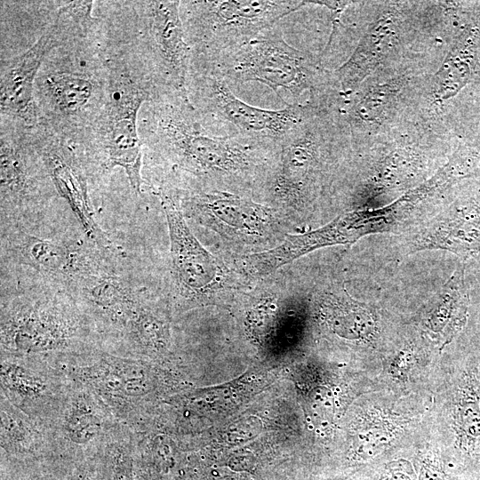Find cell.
<instances>
[{"label":"cell","instance_id":"25","mask_svg":"<svg viewBox=\"0 0 480 480\" xmlns=\"http://www.w3.org/2000/svg\"><path fill=\"white\" fill-rule=\"evenodd\" d=\"M1 449L28 456L53 450L48 433L1 396Z\"/></svg>","mask_w":480,"mask_h":480},{"label":"cell","instance_id":"1","mask_svg":"<svg viewBox=\"0 0 480 480\" xmlns=\"http://www.w3.org/2000/svg\"><path fill=\"white\" fill-rule=\"evenodd\" d=\"M143 151L191 180L196 190L248 188L263 185L278 144L209 128L185 92L160 89L140 111Z\"/></svg>","mask_w":480,"mask_h":480},{"label":"cell","instance_id":"6","mask_svg":"<svg viewBox=\"0 0 480 480\" xmlns=\"http://www.w3.org/2000/svg\"><path fill=\"white\" fill-rule=\"evenodd\" d=\"M349 140L337 111L316 108L278 144L262 185L267 194L284 207L304 208L316 197Z\"/></svg>","mask_w":480,"mask_h":480},{"label":"cell","instance_id":"15","mask_svg":"<svg viewBox=\"0 0 480 480\" xmlns=\"http://www.w3.org/2000/svg\"><path fill=\"white\" fill-rule=\"evenodd\" d=\"M31 131L56 193L68 204L82 232L103 254L119 257V250L96 220L88 174L76 147L43 123L32 126Z\"/></svg>","mask_w":480,"mask_h":480},{"label":"cell","instance_id":"12","mask_svg":"<svg viewBox=\"0 0 480 480\" xmlns=\"http://www.w3.org/2000/svg\"><path fill=\"white\" fill-rule=\"evenodd\" d=\"M124 8L129 34L158 84L187 92L192 49L186 38L180 1L124 2Z\"/></svg>","mask_w":480,"mask_h":480},{"label":"cell","instance_id":"21","mask_svg":"<svg viewBox=\"0 0 480 480\" xmlns=\"http://www.w3.org/2000/svg\"><path fill=\"white\" fill-rule=\"evenodd\" d=\"M359 238L361 236L354 218L348 212L317 229L287 235L274 248L244 256L238 261V267L246 275L260 277L318 248L352 244Z\"/></svg>","mask_w":480,"mask_h":480},{"label":"cell","instance_id":"13","mask_svg":"<svg viewBox=\"0 0 480 480\" xmlns=\"http://www.w3.org/2000/svg\"><path fill=\"white\" fill-rule=\"evenodd\" d=\"M90 241L45 237L26 224L1 223L2 264L27 267L65 288L81 275L111 261Z\"/></svg>","mask_w":480,"mask_h":480},{"label":"cell","instance_id":"26","mask_svg":"<svg viewBox=\"0 0 480 480\" xmlns=\"http://www.w3.org/2000/svg\"><path fill=\"white\" fill-rule=\"evenodd\" d=\"M324 320L338 334L349 339H369L376 331L370 309L347 292L326 293L321 302Z\"/></svg>","mask_w":480,"mask_h":480},{"label":"cell","instance_id":"9","mask_svg":"<svg viewBox=\"0 0 480 480\" xmlns=\"http://www.w3.org/2000/svg\"><path fill=\"white\" fill-rule=\"evenodd\" d=\"M311 4L298 0L180 1L192 56L214 60Z\"/></svg>","mask_w":480,"mask_h":480},{"label":"cell","instance_id":"7","mask_svg":"<svg viewBox=\"0 0 480 480\" xmlns=\"http://www.w3.org/2000/svg\"><path fill=\"white\" fill-rule=\"evenodd\" d=\"M211 64L191 57L186 91L204 124L214 132L279 144L316 108L289 104L281 109H265L246 103L232 91Z\"/></svg>","mask_w":480,"mask_h":480},{"label":"cell","instance_id":"19","mask_svg":"<svg viewBox=\"0 0 480 480\" xmlns=\"http://www.w3.org/2000/svg\"><path fill=\"white\" fill-rule=\"evenodd\" d=\"M72 383L58 418L47 430L52 449L101 452L124 425L100 397Z\"/></svg>","mask_w":480,"mask_h":480},{"label":"cell","instance_id":"10","mask_svg":"<svg viewBox=\"0 0 480 480\" xmlns=\"http://www.w3.org/2000/svg\"><path fill=\"white\" fill-rule=\"evenodd\" d=\"M92 7V1L62 3L29 48L9 60H1V117L27 126L42 122L34 93L41 65L52 49L89 24Z\"/></svg>","mask_w":480,"mask_h":480},{"label":"cell","instance_id":"18","mask_svg":"<svg viewBox=\"0 0 480 480\" xmlns=\"http://www.w3.org/2000/svg\"><path fill=\"white\" fill-rule=\"evenodd\" d=\"M92 323L99 338L121 339L143 300L140 292L112 262L81 275L64 288Z\"/></svg>","mask_w":480,"mask_h":480},{"label":"cell","instance_id":"20","mask_svg":"<svg viewBox=\"0 0 480 480\" xmlns=\"http://www.w3.org/2000/svg\"><path fill=\"white\" fill-rule=\"evenodd\" d=\"M404 6L390 4L389 10L371 26L348 60L332 71L340 103L354 94L400 44L404 28Z\"/></svg>","mask_w":480,"mask_h":480},{"label":"cell","instance_id":"22","mask_svg":"<svg viewBox=\"0 0 480 480\" xmlns=\"http://www.w3.org/2000/svg\"><path fill=\"white\" fill-rule=\"evenodd\" d=\"M479 28L473 24L466 25L457 35L433 79L434 101L440 102L455 96L475 77L479 65Z\"/></svg>","mask_w":480,"mask_h":480},{"label":"cell","instance_id":"27","mask_svg":"<svg viewBox=\"0 0 480 480\" xmlns=\"http://www.w3.org/2000/svg\"><path fill=\"white\" fill-rule=\"evenodd\" d=\"M453 408V425L460 449L470 454L480 446V396L475 376L466 373Z\"/></svg>","mask_w":480,"mask_h":480},{"label":"cell","instance_id":"24","mask_svg":"<svg viewBox=\"0 0 480 480\" xmlns=\"http://www.w3.org/2000/svg\"><path fill=\"white\" fill-rule=\"evenodd\" d=\"M120 341L124 343V356L148 360L167 348V324L158 311L143 299L126 325Z\"/></svg>","mask_w":480,"mask_h":480},{"label":"cell","instance_id":"14","mask_svg":"<svg viewBox=\"0 0 480 480\" xmlns=\"http://www.w3.org/2000/svg\"><path fill=\"white\" fill-rule=\"evenodd\" d=\"M1 396L47 431L58 418L72 381L44 356L1 352Z\"/></svg>","mask_w":480,"mask_h":480},{"label":"cell","instance_id":"2","mask_svg":"<svg viewBox=\"0 0 480 480\" xmlns=\"http://www.w3.org/2000/svg\"><path fill=\"white\" fill-rule=\"evenodd\" d=\"M106 62L108 83L103 107L75 147L88 176L107 175L115 167H121L133 191L140 195L143 147L139 113L162 88L137 45L124 35L107 36Z\"/></svg>","mask_w":480,"mask_h":480},{"label":"cell","instance_id":"5","mask_svg":"<svg viewBox=\"0 0 480 480\" xmlns=\"http://www.w3.org/2000/svg\"><path fill=\"white\" fill-rule=\"evenodd\" d=\"M196 59L212 65L231 87L259 82L278 98L280 91L290 93L292 104H300L301 94L308 92L307 102L322 109L331 108L339 99L332 71L321 66L320 58L287 44L276 27L214 60Z\"/></svg>","mask_w":480,"mask_h":480},{"label":"cell","instance_id":"23","mask_svg":"<svg viewBox=\"0 0 480 480\" xmlns=\"http://www.w3.org/2000/svg\"><path fill=\"white\" fill-rule=\"evenodd\" d=\"M441 247L480 265V187L464 193L441 228Z\"/></svg>","mask_w":480,"mask_h":480},{"label":"cell","instance_id":"17","mask_svg":"<svg viewBox=\"0 0 480 480\" xmlns=\"http://www.w3.org/2000/svg\"><path fill=\"white\" fill-rule=\"evenodd\" d=\"M159 196L167 220L175 291L188 304L204 300L227 286L228 268L193 235L173 195Z\"/></svg>","mask_w":480,"mask_h":480},{"label":"cell","instance_id":"3","mask_svg":"<svg viewBox=\"0 0 480 480\" xmlns=\"http://www.w3.org/2000/svg\"><path fill=\"white\" fill-rule=\"evenodd\" d=\"M107 83L105 29L96 18L45 56L34 92L41 123L79 143L103 107Z\"/></svg>","mask_w":480,"mask_h":480},{"label":"cell","instance_id":"8","mask_svg":"<svg viewBox=\"0 0 480 480\" xmlns=\"http://www.w3.org/2000/svg\"><path fill=\"white\" fill-rule=\"evenodd\" d=\"M71 381L100 397L115 418L134 430L148 421L154 375L148 360L102 348L44 356Z\"/></svg>","mask_w":480,"mask_h":480},{"label":"cell","instance_id":"16","mask_svg":"<svg viewBox=\"0 0 480 480\" xmlns=\"http://www.w3.org/2000/svg\"><path fill=\"white\" fill-rule=\"evenodd\" d=\"M169 191L184 217L231 240L260 242L268 237L276 223L274 209L244 195L223 190Z\"/></svg>","mask_w":480,"mask_h":480},{"label":"cell","instance_id":"28","mask_svg":"<svg viewBox=\"0 0 480 480\" xmlns=\"http://www.w3.org/2000/svg\"><path fill=\"white\" fill-rule=\"evenodd\" d=\"M375 480H415V476L407 460H396L386 464Z\"/></svg>","mask_w":480,"mask_h":480},{"label":"cell","instance_id":"11","mask_svg":"<svg viewBox=\"0 0 480 480\" xmlns=\"http://www.w3.org/2000/svg\"><path fill=\"white\" fill-rule=\"evenodd\" d=\"M0 131L1 223H31L56 190L31 126L1 117Z\"/></svg>","mask_w":480,"mask_h":480},{"label":"cell","instance_id":"4","mask_svg":"<svg viewBox=\"0 0 480 480\" xmlns=\"http://www.w3.org/2000/svg\"><path fill=\"white\" fill-rule=\"evenodd\" d=\"M1 352L50 356L101 348L95 330L61 286L1 292Z\"/></svg>","mask_w":480,"mask_h":480}]
</instances>
